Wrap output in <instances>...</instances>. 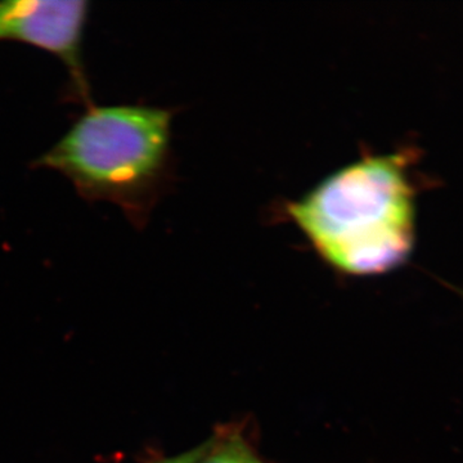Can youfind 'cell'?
Returning <instances> with one entry per match:
<instances>
[{"instance_id": "1", "label": "cell", "mask_w": 463, "mask_h": 463, "mask_svg": "<svg viewBox=\"0 0 463 463\" xmlns=\"http://www.w3.org/2000/svg\"><path fill=\"white\" fill-rule=\"evenodd\" d=\"M413 149L364 155L286 206L288 218L332 269L377 276L410 258L416 236Z\"/></svg>"}, {"instance_id": "2", "label": "cell", "mask_w": 463, "mask_h": 463, "mask_svg": "<svg viewBox=\"0 0 463 463\" xmlns=\"http://www.w3.org/2000/svg\"><path fill=\"white\" fill-rule=\"evenodd\" d=\"M172 118L155 106H87L33 165L62 174L84 200L114 203L143 228L172 179Z\"/></svg>"}, {"instance_id": "3", "label": "cell", "mask_w": 463, "mask_h": 463, "mask_svg": "<svg viewBox=\"0 0 463 463\" xmlns=\"http://www.w3.org/2000/svg\"><path fill=\"white\" fill-rule=\"evenodd\" d=\"M90 3L84 0H7L0 2V42L25 43L56 56L71 78L74 94L90 103L83 60Z\"/></svg>"}, {"instance_id": "4", "label": "cell", "mask_w": 463, "mask_h": 463, "mask_svg": "<svg viewBox=\"0 0 463 463\" xmlns=\"http://www.w3.org/2000/svg\"><path fill=\"white\" fill-rule=\"evenodd\" d=\"M196 463H265L236 425L219 426Z\"/></svg>"}, {"instance_id": "5", "label": "cell", "mask_w": 463, "mask_h": 463, "mask_svg": "<svg viewBox=\"0 0 463 463\" xmlns=\"http://www.w3.org/2000/svg\"><path fill=\"white\" fill-rule=\"evenodd\" d=\"M203 449H205V443L192 448V449L183 452L181 455L167 457V458L152 463H196L199 461L201 455H203Z\"/></svg>"}, {"instance_id": "6", "label": "cell", "mask_w": 463, "mask_h": 463, "mask_svg": "<svg viewBox=\"0 0 463 463\" xmlns=\"http://www.w3.org/2000/svg\"><path fill=\"white\" fill-rule=\"evenodd\" d=\"M459 295H461L462 298H463V289H459Z\"/></svg>"}]
</instances>
